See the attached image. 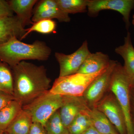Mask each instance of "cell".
I'll return each instance as SVG.
<instances>
[{
  "label": "cell",
  "instance_id": "obj_7",
  "mask_svg": "<svg viewBox=\"0 0 134 134\" xmlns=\"http://www.w3.org/2000/svg\"><path fill=\"white\" fill-rule=\"evenodd\" d=\"M91 53L86 40L76 51L71 54L55 52V58L60 67L59 77L67 76L77 73Z\"/></svg>",
  "mask_w": 134,
  "mask_h": 134
},
{
  "label": "cell",
  "instance_id": "obj_4",
  "mask_svg": "<svg viewBox=\"0 0 134 134\" xmlns=\"http://www.w3.org/2000/svg\"><path fill=\"white\" fill-rule=\"evenodd\" d=\"M106 69L92 74L76 73L67 76L59 77L54 81L49 91L53 94L62 96L83 97L92 82Z\"/></svg>",
  "mask_w": 134,
  "mask_h": 134
},
{
  "label": "cell",
  "instance_id": "obj_3",
  "mask_svg": "<svg viewBox=\"0 0 134 134\" xmlns=\"http://www.w3.org/2000/svg\"><path fill=\"white\" fill-rule=\"evenodd\" d=\"M130 77L124 67L117 62L111 78L109 89L113 93L124 113L127 134H134V127L131 113Z\"/></svg>",
  "mask_w": 134,
  "mask_h": 134
},
{
  "label": "cell",
  "instance_id": "obj_11",
  "mask_svg": "<svg viewBox=\"0 0 134 134\" xmlns=\"http://www.w3.org/2000/svg\"><path fill=\"white\" fill-rule=\"evenodd\" d=\"M26 32V29L16 15L0 18V44L14 37L21 41Z\"/></svg>",
  "mask_w": 134,
  "mask_h": 134
},
{
  "label": "cell",
  "instance_id": "obj_19",
  "mask_svg": "<svg viewBox=\"0 0 134 134\" xmlns=\"http://www.w3.org/2000/svg\"><path fill=\"white\" fill-rule=\"evenodd\" d=\"M90 108L83 110L76 117L68 127L69 134H82L91 126L89 114Z\"/></svg>",
  "mask_w": 134,
  "mask_h": 134
},
{
  "label": "cell",
  "instance_id": "obj_23",
  "mask_svg": "<svg viewBox=\"0 0 134 134\" xmlns=\"http://www.w3.org/2000/svg\"><path fill=\"white\" fill-rule=\"evenodd\" d=\"M56 28V24L52 19H43L34 23L31 26L26 29V32L24 39L30 34L33 32H38L44 34H49L55 31Z\"/></svg>",
  "mask_w": 134,
  "mask_h": 134
},
{
  "label": "cell",
  "instance_id": "obj_29",
  "mask_svg": "<svg viewBox=\"0 0 134 134\" xmlns=\"http://www.w3.org/2000/svg\"><path fill=\"white\" fill-rule=\"evenodd\" d=\"M130 78H131L132 88H134V75L130 77Z\"/></svg>",
  "mask_w": 134,
  "mask_h": 134
},
{
  "label": "cell",
  "instance_id": "obj_9",
  "mask_svg": "<svg viewBox=\"0 0 134 134\" xmlns=\"http://www.w3.org/2000/svg\"><path fill=\"white\" fill-rule=\"evenodd\" d=\"M95 107L105 114L119 134H127L125 115L115 96H106Z\"/></svg>",
  "mask_w": 134,
  "mask_h": 134
},
{
  "label": "cell",
  "instance_id": "obj_2",
  "mask_svg": "<svg viewBox=\"0 0 134 134\" xmlns=\"http://www.w3.org/2000/svg\"><path fill=\"white\" fill-rule=\"evenodd\" d=\"M51 53V48L40 40L27 44L14 37L0 44V60L11 68L26 60H47Z\"/></svg>",
  "mask_w": 134,
  "mask_h": 134
},
{
  "label": "cell",
  "instance_id": "obj_17",
  "mask_svg": "<svg viewBox=\"0 0 134 134\" xmlns=\"http://www.w3.org/2000/svg\"><path fill=\"white\" fill-rule=\"evenodd\" d=\"M33 122L30 114L23 108L4 133L29 134Z\"/></svg>",
  "mask_w": 134,
  "mask_h": 134
},
{
  "label": "cell",
  "instance_id": "obj_16",
  "mask_svg": "<svg viewBox=\"0 0 134 134\" xmlns=\"http://www.w3.org/2000/svg\"><path fill=\"white\" fill-rule=\"evenodd\" d=\"M115 52L123 58L124 69L130 76H132L134 75V48L129 32L125 38L124 44L115 48Z\"/></svg>",
  "mask_w": 134,
  "mask_h": 134
},
{
  "label": "cell",
  "instance_id": "obj_5",
  "mask_svg": "<svg viewBox=\"0 0 134 134\" xmlns=\"http://www.w3.org/2000/svg\"><path fill=\"white\" fill-rule=\"evenodd\" d=\"M64 96L53 94L49 91L23 106L31 115L33 122L40 123L44 127L47 120L59 110L63 103Z\"/></svg>",
  "mask_w": 134,
  "mask_h": 134
},
{
  "label": "cell",
  "instance_id": "obj_6",
  "mask_svg": "<svg viewBox=\"0 0 134 134\" xmlns=\"http://www.w3.org/2000/svg\"><path fill=\"white\" fill-rule=\"evenodd\" d=\"M117 62V61L110 60L105 70L92 82L85 92L83 97L90 108L96 106L109 88L112 75Z\"/></svg>",
  "mask_w": 134,
  "mask_h": 134
},
{
  "label": "cell",
  "instance_id": "obj_24",
  "mask_svg": "<svg viewBox=\"0 0 134 134\" xmlns=\"http://www.w3.org/2000/svg\"><path fill=\"white\" fill-rule=\"evenodd\" d=\"M14 12L10 7L8 1L0 0V18L12 16Z\"/></svg>",
  "mask_w": 134,
  "mask_h": 134
},
{
  "label": "cell",
  "instance_id": "obj_28",
  "mask_svg": "<svg viewBox=\"0 0 134 134\" xmlns=\"http://www.w3.org/2000/svg\"><path fill=\"white\" fill-rule=\"evenodd\" d=\"M131 109L132 115L133 114L134 117V88H132L131 92Z\"/></svg>",
  "mask_w": 134,
  "mask_h": 134
},
{
  "label": "cell",
  "instance_id": "obj_20",
  "mask_svg": "<svg viewBox=\"0 0 134 134\" xmlns=\"http://www.w3.org/2000/svg\"><path fill=\"white\" fill-rule=\"evenodd\" d=\"M10 67L0 60V91L13 95L14 78Z\"/></svg>",
  "mask_w": 134,
  "mask_h": 134
},
{
  "label": "cell",
  "instance_id": "obj_32",
  "mask_svg": "<svg viewBox=\"0 0 134 134\" xmlns=\"http://www.w3.org/2000/svg\"><path fill=\"white\" fill-rule=\"evenodd\" d=\"M3 134H8L6 133H3Z\"/></svg>",
  "mask_w": 134,
  "mask_h": 134
},
{
  "label": "cell",
  "instance_id": "obj_18",
  "mask_svg": "<svg viewBox=\"0 0 134 134\" xmlns=\"http://www.w3.org/2000/svg\"><path fill=\"white\" fill-rule=\"evenodd\" d=\"M23 105L14 99L0 110V134H3L23 109Z\"/></svg>",
  "mask_w": 134,
  "mask_h": 134
},
{
  "label": "cell",
  "instance_id": "obj_12",
  "mask_svg": "<svg viewBox=\"0 0 134 134\" xmlns=\"http://www.w3.org/2000/svg\"><path fill=\"white\" fill-rule=\"evenodd\" d=\"M63 96V104L59 113L63 123L68 129L79 113L90 107L83 97Z\"/></svg>",
  "mask_w": 134,
  "mask_h": 134
},
{
  "label": "cell",
  "instance_id": "obj_26",
  "mask_svg": "<svg viewBox=\"0 0 134 134\" xmlns=\"http://www.w3.org/2000/svg\"><path fill=\"white\" fill-rule=\"evenodd\" d=\"M29 134H47L44 127L40 123L33 122Z\"/></svg>",
  "mask_w": 134,
  "mask_h": 134
},
{
  "label": "cell",
  "instance_id": "obj_8",
  "mask_svg": "<svg viewBox=\"0 0 134 134\" xmlns=\"http://www.w3.org/2000/svg\"><path fill=\"white\" fill-rule=\"evenodd\" d=\"M87 8L90 16H96L104 10H112L119 12L123 16L128 30L130 25V12L134 8V0H88Z\"/></svg>",
  "mask_w": 134,
  "mask_h": 134
},
{
  "label": "cell",
  "instance_id": "obj_10",
  "mask_svg": "<svg viewBox=\"0 0 134 134\" xmlns=\"http://www.w3.org/2000/svg\"><path fill=\"white\" fill-rule=\"evenodd\" d=\"M36 5L32 18L33 23L46 19H55L65 23L70 21L69 15L60 8L56 0H42L38 1Z\"/></svg>",
  "mask_w": 134,
  "mask_h": 134
},
{
  "label": "cell",
  "instance_id": "obj_21",
  "mask_svg": "<svg viewBox=\"0 0 134 134\" xmlns=\"http://www.w3.org/2000/svg\"><path fill=\"white\" fill-rule=\"evenodd\" d=\"M56 1L60 8L69 14L86 12L88 0H56Z\"/></svg>",
  "mask_w": 134,
  "mask_h": 134
},
{
  "label": "cell",
  "instance_id": "obj_30",
  "mask_svg": "<svg viewBox=\"0 0 134 134\" xmlns=\"http://www.w3.org/2000/svg\"><path fill=\"white\" fill-rule=\"evenodd\" d=\"M133 21H132V23H133V25H134V15H133Z\"/></svg>",
  "mask_w": 134,
  "mask_h": 134
},
{
  "label": "cell",
  "instance_id": "obj_25",
  "mask_svg": "<svg viewBox=\"0 0 134 134\" xmlns=\"http://www.w3.org/2000/svg\"><path fill=\"white\" fill-rule=\"evenodd\" d=\"M14 99H15L13 95L0 91V110Z\"/></svg>",
  "mask_w": 134,
  "mask_h": 134
},
{
  "label": "cell",
  "instance_id": "obj_14",
  "mask_svg": "<svg viewBox=\"0 0 134 134\" xmlns=\"http://www.w3.org/2000/svg\"><path fill=\"white\" fill-rule=\"evenodd\" d=\"M38 1L37 0H11L8 2L12 11L16 14L25 27L34 23L32 21L34 7Z\"/></svg>",
  "mask_w": 134,
  "mask_h": 134
},
{
  "label": "cell",
  "instance_id": "obj_22",
  "mask_svg": "<svg viewBox=\"0 0 134 134\" xmlns=\"http://www.w3.org/2000/svg\"><path fill=\"white\" fill-rule=\"evenodd\" d=\"M47 134H69L60 116L59 110L54 113L46 122L44 126Z\"/></svg>",
  "mask_w": 134,
  "mask_h": 134
},
{
  "label": "cell",
  "instance_id": "obj_15",
  "mask_svg": "<svg viewBox=\"0 0 134 134\" xmlns=\"http://www.w3.org/2000/svg\"><path fill=\"white\" fill-rule=\"evenodd\" d=\"M91 125L100 134H119L104 114L96 107L89 110Z\"/></svg>",
  "mask_w": 134,
  "mask_h": 134
},
{
  "label": "cell",
  "instance_id": "obj_31",
  "mask_svg": "<svg viewBox=\"0 0 134 134\" xmlns=\"http://www.w3.org/2000/svg\"><path fill=\"white\" fill-rule=\"evenodd\" d=\"M133 125H134V119H133Z\"/></svg>",
  "mask_w": 134,
  "mask_h": 134
},
{
  "label": "cell",
  "instance_id": "obj_27",
  "mask_svg": "<svg viewBox=\"0 0 134 134\" xmlns=\"http://www.w3.org/2000/svg\"><path fill=\"white\" fill-rule=\"evenodd\" d=\"M82 134H100L96 129L95 128L93 127L92 126H90L87 129L85 130V132Z\"/></svg>",
  "mask_w": 134,
  "mask_h": 134
},
{
  "label": "cell",
  "instance_id": "obj_1",
  "mask_svg": "<svg viewBox=\"0 0 134 134\" xmlns=\"http://www.w3.org/2000/svg\"><path fill=\"white\" fill-rule=\"evenodd\" d=\"M12 68L13 95L23 106L31 103L51 88L52 81L44 66L23 61Z\"/></svg>",
  "mask_w": 134,
  "mask_h": 134
},
{
  "label": "cell",
  "instance_id": "obj_13",
  "mask_svg": "<svg viewBox=\"0 0 134 134\" xmlns=\"http://www.w3.org/2000/svg\"><path fill=\"white\" fill-rule=\"evenodd\" d=\"M108 55L100 52L91 53L77 73L92 74L105 69L110 63Z\"/></svg>",
  "mask_w": 134,
  "mask_h": 134
}]
</instances>
